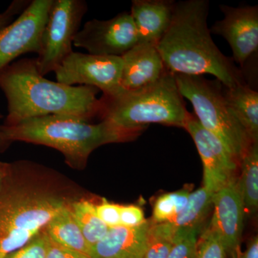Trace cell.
<instances>
[{
	"mask_svg": "<svg viewBox=\"0 0 258 258\" xmlns=\"http://www.w3.org/2000/svg\"><path fill=\"white\" fill-rule=\"evenodd\" d=\"M209 11L208 0L176 3L170 26L157 45L166 69L172 74H210L227 88L247 83L243 70L212 40Z\"/></svg>",
	"mask_w": 258,
	"mask_h": 258,
	"instance_id": "obj_1",
	"label": "cell"
},
{
	"mask_svg": "<svg viewBox=\"0 0 258 258\" xmlns=\"http://www.w3.org/2000/svg\"><path fill=\"white\" fill-rule=\"evenodd\" d=\"M0 88L8 100L5 125L50 115H73L91 121L101 108L98 88L47 80L39 72L35 58L15 61L0 70Z\"/></svg>",
	"mask_w": 258,
	"mask_h": 258,
	"instance_id": "obj_2",
	"label": "cell"
},
{
	"mask_svg": "<svg viewBox=\"0 0 258 258\" xmlns=\"http://www.w3.org/2000/svg\"><path fill=\"white\" fill-rule=\"evenodd\" d=\"M144 130L121 128L108 120L91 123L73 115H50L0 125V143L3 151L14 142L53 148L63 154L70 166L81 169L97 148L132 142Z\"/></svg>",
	"mask_w": 258,
	"mask_h": 258,
	"instance_id": "obj_3",
	"label": "cell"
},
{
	"mask_svg": "<svg viewBox=\"0 0 258 258\" xmlns=\"http://www.w3.org/2000/svg\"><path fill=\"white\" fill-rule=\"evenodd\" d=\"M71 202L42 183L23 181L11 164L0 186V258L30 242Z\"/></svg>",
	"mask_w": 258,
	"mask_h": 258,
	"instance_id": "obj_4",
	"label": "cell"
},
{
	"mask_svg": "<svg viewBox=\"0 0 258 258\" xmlns=\"http://www.w3.org/2000/svg\"><path fill=\"white\" fill-rule=\"evenodd\" d=\"M98 116L126 129L147 128L151 123L185 128L189 111L174 74H166L154 84L136 91L122 89L100 98Z\"/></svg>",
	"mask_w": 258,
	"mask_h": 258,
	"instance_id": "obj_5",
	"label": "cell"
},
{
	"mask_svg": "<svg viewBox=\"0 0 258 258\" xmlns=\"http://www.w3.org/2000/svg\"><path fill=\"white\" fill-rule=\"evenodd\" d=\"M174 75L180 93L192 105L200 123L240 164L253 143L226 101L223 85L218 80L206 79L203 76Z\"/></svg>",
	"mask_w": 258,
	"mask_h": 258,
	"instance_id": "obj_6",
	"label": "cell"
},
{
	"mask_svg": "<svg viewBox=\"0 0 258 258\" xmlns=\"http://www.w3.org/2000/svg\"><path fill=\"white\" fill-rule=\"evenodd\" d=\"M88 11L83 0H53L42 37L41 49L36 60L42 76L55 72L73 52L75 37Z\"/></svg>",
	"mask_w": 258,
	"mask_h": 258,
	"instance_id": "obj_7",
	"label": "cell"
},
{
	"mask_svg": "<svg viewBox=\"0 0 258 258\" xmlns=\"http://www.w3.org/2000/svg\"><path fill=\"white\" fill-rule=\"evenodd\" d=\"M123 60L118 56H102L74 52L55 71L57 82L92 86L113 96L123 88L120 86Z\"/></svg>",
	"mask_w": 258,
	"mask_h": 258,
	"instance_id": "obj_8",
	"label": "cell"
},
{
	"mask_svg": "<svg viewBox=\"0 0 258 258\" xmlns=\"http://www.w3.org/2000/svg\"><path fill=\"white\" fill-rule=\"evenodd\" d=\"M53 0H33L14 21L0 30V70L28 52L38 55Z\"/></svg>",
	"mask_w": 258,
	"mask_h": 258,
	"instance_id": "obj_9",
	"label": "cell"
},
{
	"mask_svg": "<svg viewBox=\"0 0 258 258\" xmlns=\"http://www.w3.org/2000/svg\"><path fill=\"white\" fill-rule=\"evenodd\" d=\"M138 44L137 29L130 13L108 20H90L75 37V47L91 55L121 57Z\"/></svg>",
	"mask_w": 258,
	"mask_h": 258,
	"instance_id": "obj_10",
	"label": "cell"
},
{
	"mask_svg": "<svg viewBox=\"0 0 258 258\" xmlns=\"http://www.w3.org/2000/svg\"><path fill=\"white\" fill-rule=\"evenodd\" d=\"M184 129L193 139L203 161L204 187L215 194L235 182L240 164L215 136L204 128L195 113L189 112Z\"/></svg>",
	"mask_w": 258,
	"mask_h": 258,
	"instance_id": "obj_11",
	"label": "cell"
},
{
	"mask_svg": "<svg viewBox=\"0 0 258 258\" xmlns=\"http://www.w3.org/2000/svg\"><path fill=\"white\" fill-rule=\"evenodd\" d=\"M224 18L212 25L210 32L227 40L233 60L243 69L244 64L258 49V7L239 8L220 5Z\"/></svg>",
	"mask_w": 258,
	"mask_h": 258,
	"instance_id": "obj_12",
	"label": "cell"
},
{
	"mask_svg": "<svg viewBox=\"0 0 258 258\" xmlns=\"http://www.w3.org/2000/svg\"><path fill=\"white\" fill-rule=\"evenodd\" d=\"M212 205L213 215L209 227L220 237L227 254L237 258L243 230L244 209L236 181L215 193Z\"/></svg>",
	"mask_w": 258,
	"mask_h": 258,
	"instance_id": "obj_13",
	"label": "cell"
},
{
	"mask_svg": "<svg viewBox=\"0 0 258 258\" xmlns=\"http://www.w3.org/2000/svg\"><path fill=\"white\" fill-rule=\"evenodd\" d=\"M121 57L120 86L125 91H136L151 86L168 71L155 45L137 44Z\"/></svg>",
	"mask_w": 258,
	"mask_h": 258,
	"instance_id": "obj_14",
	"label": "cell"
},
{
	"mask_svg": "<svg viewBox=\"0 0 258 258\" xmlns=\"http://www.w3.org/2000/svg\"><path fill=\"white\" fill-rule=\"evenodd\" d=\"M152 221L135 227H112L93 246L90 258H144L149 243Z\"/></svg>",
	"mask_w": 258,
	"mask_h": 258,
	"instance_id": "obj_15",
	"label": "cell"
},
{
	"mask_svg": "<svg viewBox=\"0 0 258 258\" xmlns=\"http://www.w3.org/2000/svg\"><path fill=\"white\" fill-rule=\"evenodd\" d=\"M176 2L171 0H134L132 15L138 43L155 45L170 26Z\"/></svg>",
	"mask_w": 258,
	"mask_h": 258,
	"instance_id": "obj_16",
	"label": "cell"
},
{
	"mask_svg": "<svg viewBox=\"0 0 258 258\" xmlns=\"http://www.w3.org/2000/svg\"><path fill=\"white\" fill-rule=\"evenodd\" d=\"M226 101L245 129L252 143H258V93L249 83L234 88L224 86Z\"/></svg>",
	"mask_w": 258,
	"mask_h": 258,
	"instance_id": "obj_17",
	"label": "cell"
},
{
	"mask_svg": "<svg viewBox=\"0 0 258 258\" xmlns=\"http://www.w3.org/2000/svg\"><path fill=\"white\" fill-rule=\"evenodd\" d=\"M69 205L70 204L57 214L44 230L47 237L55 243L79 251L90 257L91 247L85 240Z\"/></svg>",
	"mask_w": 258,
	"mask_h": 258,
	"instance_id": "obj_18",
	"label": "cell"
},
{
	"mask_svg": "<svg viewBox=\"0 0 258 258\" xmlns=\"http://www.w3.org/2000/svg\"><path fill=\"white\" fill-rule=\"evenodd\" d=\"M240 177L236 181L244 212L254 215L258 208V143L252 144L240 161Z\"/></svg>",
	"mask_w": 258,
	"mask_h": 258,
	"instance_id": "obj_19",
	"label": "cell"
},
{
	"mask_svg": "<svg viewBox=\"0 0 258 258\" xmlns=\"http://www.w3.org/2000/svg\"><path fill=\"white\" fill-rule=\"evenodd\" d=\"M214 195L204 186L190 193L184 210L169 222L176 229L194 228L200 230L212 210Z\"/></svg>",
	"mask_w": 258,
	"mask_h": 258,
	"instance_id": "obj_20",
	"label": "cell"
},
{
	"mask_svg": "<svg viewBox=\"0 0 258 258\" xmlns=\"http://www.w3.org/2000/svg\"><path fill=\"white\" fill-rule=\"evenodd\" d=\"M69 207L85 240L91 249L106 235L109 227L98 216L96 205L89 200H74L71 202Z\"/></svg>",
	"mask_w": 258,
	"mask_h": 258,
	"instance_id": "obj_21",
	"label": "cell"
},
{
	"mask_svg": "<svg viewBox=\"0 0 258 258\" xmlns=\"http://www.w3.org/2000/svg\"><path fill=\"white\" fill-rule=\"evenodd\" d=\"M190 193L189 189L186 188L159 197L153 208L152 221L155 224L171 221L184 210Z\"/></svg>",
	"mask_w": 258,
	"mask_h": 258,
	"instance_id": "obj_22",
	"label": "cell"
},
{
	"mask_svg": "<svg viewBox=\"0 0 258 258\" xmlns=\"http://www.w3.org/2000/svg\"><path fill=\"white\" fill-rule=\"evenodd\" d=\"M176 229L170 222H153L144 258H168Z\"/></svg>",
	"mask_w": 258,
	"mask_h": 258,
	"instance_id": "obj_23",
	"label": "cell"
},
{
	"mask_svg": "<svg viewBox=\"0 0 258 258\" xmlns=\"http://www.w3.org/2000/svg\"><path fill=\"white\" fill-rule=\"evenodd\" d=\"M198 232L194 228L176 229L168 258H195Z\"/></svg>",
	"mask_w": 258,
	"mask_h": 258,
	"instance_id": "obj_24",
	"label": "cell"
},
{
	"mask_svg": "<svg viewBox=\"0 0 258 258\" xmlns=\"http://www.w3.org/2000/svg\"><path fill=\"white\" fill-rule=\"evenodd\" d=\"M227 250L220 237L209 227L198 240L195 258H227Z\"/></svg>",
	"mask_w": 258,
	"mask_h": 258,
	"instance_id": "obj_25",
	"label": "cell"
},
{
	"mask_svg": "<svg viewBox=\"0 0 258 258\" xmlns=\"http://www.w3.org/2000/svg\"><path fill=\"white\" fill-rule=\"evenodd\" d=\"M48 240V237L43 230L28 243L8 254L5 258H46Z\"/></svg>",
	"mask_w": 258,
	"mask_h": 258,
	"instance_id": "obj_26",
	"label": "cell"
},
{
	"mask_svg": "<svg viewBox=\"0 0 258 258\" xmlns=\"http://www.w3.org/2000/svg\"><path fill=\"white\" fill-rule=\"evenodd\" d=\"M96 210L98 216L109 228L120 226V205L103 200L99 205H96Z\"/></svg>",
	"mask_w": 258,
	"mask_h": 258,
	"instance_id": "obj_27",
	"label": "cell"
},
{
	"mask_svg": "<svg viewBox=\"0 0 258 258\" xmlns=\"http://www.w3.org/2000/svg\"><path fill=\"white\" fill-rule=\"evenodd\" d=\"M146 222L143 210L135 205H120V225L135 227Z\"/></svg>",
	"mask_w": 258,
	"mask_h": 258,
	"instance_id": "obj_28",
	"label": "cell"
},
{
	"mask_svg": "<svg viewBox=\"0 0 258 258\" xmlns=\"http://www.w3.org/2000/svg\"><path fill=\"white\" fill-rule=\"evenodd\" d=\"M49 238V237H48ZM46 258H90L79 251L55 243L49 238Z\"/></svg>",
	"mask_w": 258,
	"mask_h": 258,
	"instance_id": "obj_29",
	"label": "cell"
},
{
	"mask_svg": "<svg viewBox=\"0 0 258 258\" xmlns=\"http://www.w3.org/2000/svg\"><path fill=\"white\" fill-rule=\"evenodd\" d=\"M30 1H14L8 7L4 13L0 14V30L13 22V19L17 15H20Z\"/></svg>",
	"mask_w": 258,
	"mask_h": 258,
	"instance_id": "obj_30",
	"label": "cell"
},
{
	"mask_svg": "<svg viewBox=\"0 0 258 258\" xmlns=\"http://www.w3.org/2000/svg\"><path fill=\"white\" fill-rule=\"evenodd\" d=\"M240 258H258V239L257 236L250 240L245 252Z\"/></svg>",
	"mask_w": 258,
	"mask_h": 258,
	"instance_id": "obj_31",
	"label": "cell"
},
{
	"mask_svg": "<svg viewBox=\"0 0 258 258\" xmlns=\"http://www.w3.org/2000/svg\"><path fill=\"white\" fill-rule=\"evenodd\" d=\"M10 167H11V164L0 162V186L3 184V181L9 173Z\"/></svg>",
	"mask_w": 258,
	"mask_h": 258,
	"instance_id": "obj_32",
	"label": "cell"
},
{
	"mask_svg": "<svg viewBox=\"0 0 258 258\" xmlns=\"http://www.w3.org/2000/svg\"><path fill=\"white\" fill-rule=\"evenodd\" d=\"M3 115L1 114V113H0V119H1L2 118H3ZM0 151H3L2 150V147H1V144H0Z\"/></svg>",
	"mask_w": 258,
	"mask_h": 258,
	"instance_id": "obj_33",
	"label": "cell"
}]
</instances>
